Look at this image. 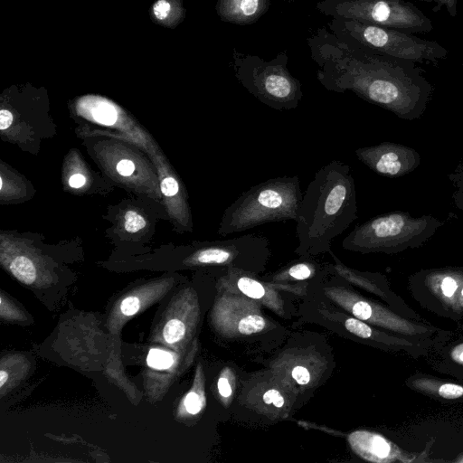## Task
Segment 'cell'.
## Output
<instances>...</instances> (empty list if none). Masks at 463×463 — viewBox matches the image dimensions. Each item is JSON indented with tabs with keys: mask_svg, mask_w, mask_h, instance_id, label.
<instances>
[{
	"mask_svg": "<svg viewBox=\"0 0 463 463\" xmlns=\"http://www.w3.org/2000/svg\"><path fill=\"white\" fill-rule=\"evenodd\" d=\"M269 5L270 0H218L216 12L226 23L248 25L265 14Z\"/></svg>",
	"mask_w": 463,
	"mask_h": 463,
	"instance_id": "52a82bcc",
	"label": "cell"
},
{
	"mask_svg": "<svg viewBox=\"0 0 463 463\" xmlns=\"http://www.w3.org/2000/svg\"><path fill=\"white\" fill-rule=\"evenodd\" d=\"M263 402L266 404H273L275 407H282L284 399L277 390H269L263 395Z\"/></svg>",
	"mask_w": 463,
	"mask_h": 463,
	"instance_id": "cb8c5ba5",
	"label": "cell"
},
{
	"mask_svg": "<svg viewBox=\"0 0 463 463\" xmlns=\"http://www.w3.org/2000/svg\"><path fill=\"white\" fill-rule=\"evenodd\" d=\"M457 288V283L452 278L447 277L443 279L441 289L446 297H451L456 291Z\"/></svg>",
	"mask_w": 463,
	"mask_h": 463,
	"instance_id": "f1b7e54d",
	"label": "cell"
},
{
	"mask_svg": "<svg viewBox=\"0 0 463 463\" xmlns=\"http://www.w3.org/2000/svg\"><path fill=\"white\" fill-rule=\"evenodd\" d=\"M368 450L380 458H384L389 454V444L379 436H372L368 442Z\"/></svg>",
	"mask_w": 463,
	"mask_h": 463,
	"instance_id": "e0dca14e",
	"label": "cell"
},
{
	"mask_svg": "<svg viewBox=\"0 0 463 463\" xmlns=\"http://www.w3.org/2000/svg\"><path fill=\"white\" fill-rule=\"evenodd\" d=\"M421 2L435 3L432 10L434 12L440 11L443 7L447 10L448 14L455 17L458 14V0H418Z\"/></svg>",
	"mask_w": 463,
	"mask_h": 463,
	"instance_id": "ac0fdd59",
	"label": "cell"
},
{
	"mask_svg": "<svg viewBox=\"0 0 463 463\" xmlns=\"http://www.w3.org/2000/svg\"><path fill=\"white\" fill-rule=\"evenodd\" d=\"M184 407L191 414H196L199 412L202 408V402L199 395L194 392H189L184 399Z\"/></svg>",
	"mask_w": 463,
	"mask_h": 463,
	"instance_id": "7402d4cb",
	"label": "cell"
},
{
	"mask_svg": "<svg viewBox=\"0 0 463 463\" xmlns=\"http://www.w3.org/2000/svg\"><path fill=\"white\" fill-rule=\"evenodd\" d=\"M307 45L317 65V79L329 91H352L385 107L427 91L428 82L414 61L371 52L326 27L308 37Z\"/></svg>",
	"mask_w": 463,
	"mask_h": 463,
	"instance_id": "6da1fadb",
	"label": "cell"
},
{
	"mask_svg": "<svg viewBox=\"0 0 463 463\" xmlns=\"http://www.w3.org/2000/svg\"><path fill=\"white\" fill-rule=\"evenodd\" d=\"M8 379V374L5 370L0 371V387L2 388Z\"/></svg>",
	"mask_w": 463,
	"mask_h": 463,
	"instance_id": "1f68e13d",
	"label": "cell"
},
{
	"mask_svg": "<svg viewBox=\"0 0 463 463\" xmlns=\"http://www.w3.org/2000/svg\"><path fill=\"white\" fill-rule=\"evenodd\" d=\"M185 334L184 324L176 318L170 319L164 326L163 335L168 344L181 340Z\"/></svg>",
	"mask_w": 463,
	"mask_h": 463,
	"instance_id": "7c38bea8",
	"label": "cell"
},
{
	"mask_svg": "<svg viewBox=\"0 0 463 463\" xmlns=\"http://www.w3.org/2000/svg\"><path fill=\"white\" fill-rule=\"evenodd\" d=\"M345 326L349 332L359 337L368 338L372 335L371 328L358 319L348 318L345 321Z\"/></svg>",
	"mask_w": 463,
	"mask_h": 463,
	"instance_id": "2e32d148",
	"label": "cell"
},
{
	"mask_svg": "<svg viewBox=\"0 0 463 463\" xmlns=\"http://www.w3.org/2000/svg\"><path fill=\"white\" fill-rule=\"evenodd\" d=\"M86 183V178L81 174H74L69 178V184L73 188H80Z\"/></svg>",
	"mask_w": 463,
	"mask_h": 463,
	"instance_id": "4dcf8cb0",
	"label": "cell"
},
{
	"mask_svg": "<svg viewBox=\"0 0 463 463\" xmlns=\"http://www.w3.org/2000/svg\"><path fill=\"white\" fill-rule=\"evenodd\" d=\"M439 393L443 398L455 399L463 394V388L457 384L445 383L440 386Z\"/></svg>",
	"mask_w": 463,
	"mask_h": 463,
	"instance_id": "44dd1931",
	"label": "cell"
},
{
	"mask_svg": "<svg viewBox=\"0 0 463 463\" xmlns=\"http://www.w3.org/2000/svg\"><path fill=\"white\" fill-rule=\"evenodd\" d=\"M218 390L222 397L228 398L232 394V388L228 380L221 377L218 381Z\"/></svg>",
	"mask_w": 463,
	"mask_h": 463,
	"instance_id": "f546056e",
	"label": "cell"
},
{
	"mask_svg": "<svg viewBox=\"0 0 463 463\" xmlns=\"http://www.w3.org/2000/svg\"><path fill=\"white\" fill-rule=\"evenodd\" d=\"M139 305V299L135 296H130L122 301L120 310L125 316H133L138 311Z\"/></svg>",
	"mask_w": 463,
	"mask_h": 463,
	"instance_id": "ffe728a7",
	"label": "cell"
},
{
	"mask_svg": "<svg viewBox=\"0 0 463 463\" xmlns=\"http://www.w3.org/2000/svg\"><path fill=\"white\" fill-rule=\"evenodd\" d=\"M237 286L243 294L251 298H260L265 294L264 287L258 280L250 277H241L237 280Z\"/></svg>",
	"mask_w": 463,
	"mask_h": 463,
	"instance_id": "8fae6325",
	"label": "cell"
},
{
	"mask_svg": "<svg viewBox=\"0 0 463 463\" xmlns=\"http://www.w3.org/2000/svg\"><path fill=\"white\" fill-rule=\"evenodd\" d=\"M288 275L298 280H304L311 277L312 267L307 262H298L288 269Z\"/></svg>",
	"mask_w": 463,
	"mask_h": 463,
	"instance_id": "9a60e30c",
	"label": "cell"
},
{
	"mask_svg": "<svg viewBox=\"0 0 463 463\" xmlns=\"http://www.w3.org/2000/svg\"><path fill=\"white\" fill-rule=\"evenodd\" d=\"M117 172L123 176H129L135 171V165L129 159L120 160L117 165Z\"/></svg>",
	"mask_w": 463,
	"mask_h": 463,
	"instance_id": "4316f807",
	"label": "cell"
},
{
	"mask_svg": "<svg viewBox=\"0 0 463 463\" xmlns=\"http://www.w3.org/2000/svg\"><path fill=\"white\" fill-rule=\"evenodd\" d=\"M12 274L24 284H32L36 278V269L33 261L25 256H17L10 264Z\"/></svg>",
	"mask_w": 463,
	"mask_h": 463,
	"instance_id": "ba28073f",
	"label": "cell"
},
{
	"mask_svg": "<svg viewBox=\"0 0 463 463\" xmlns=\"http://www.w3.org/2000/svg\"><path fill=\"white\" fill-rule=\"evenodd\" d=\"M171 5L166 0H158L153 6V12L159 20H164L168 15Z\"/></svg>",
	"mask_w": 463,
	"mask_h": 463,
	"instance_id": "d4e9b609",
	"label": "cell"
},
{
	"mask_svg": "<svg viewBox=\"0 0 463 463\" xmlns=\"http://www.w3.org/2000/svg\"><path fill=\"white\" fill-rule=\"evenodd\" d=\"M288 61L286 51L269 61L232 51L236 79L261 103L276 110L296 109L303 98L302 83L290 73Z\"/></svg>",
	"mask_w": 463,
	"mask_h": 463,
	"instance_id": "277c9868",
	"label": "cell"
},
{
	"mask_svg": "<svg viewBox=\"0 0 463 463\" xmlns=\"http://www.w3.org/2000/svg\"><path fill=\"white\" fill-rule=\"evenodd\" d=\"M328 30L371 52L414 62H436L446 59L449 51L435 41L424 40L400 30L346 18H332Z\"/></svg>",
	"mask_w": 463,
	"mask_h": 463,
	"instance_id": "5b68a950",
	"label": "cell"
},
{
	"mask_svg": "<svg viewBox=\"0 0 463 463\" xmlns=\"http://www.w3.org/2000/svg\"><path fill=\"white\" fill-rule=\"evenodd\" d=\"M291 373L292 377L299 384H307L310 381V373L308 370L303 366H295Z\"/></svg>",
	"mask_w": 463,
	"mask_h": 463,
	"instance_id": "484cf974",
	"label": "cell"
},
{
	"mask_svg": "<svg viewBox=\"0 0 463 463\" xmlns=\"http://www.w3.org/2000/svg\"><path fill=\"white\" fill-rule=\"evenodd\" d=\"M124 219V228L130 233L137 232L146 224L145 218L135 211H128L125 213Z\"/></svg>",
	"mask_w": 463,
	"mask_h": 463,
	"instance_id": "5bb4252c",
	"label": "cell"
},
{
	"mask_svg": "<svg viewBox=\"0 0 463 463\" xmlns=\"http://www.w3.org/2000/svg\"><path fill=\"white\" fill-rule=\"evenodd\" d=\"M95 105L90 110V117L92 120L107 126L117 123L118 116L114 106L106 102L95 103Z\"/></svg>",
	"mask_w": 463,
	"mask_h": 463,
	"instance_id": "9c48e42d",
	"label": "cell"
},
{
	"mask_svg": "<svg viewBox=\"0 0 463 463\" xmlns=\"http://www.w3.org/2000/svg\"><path fill=\"white\" fill-rule=\"evenodd\" d=\"M265 326V320L258 315H250L242 318L238 325L239 332L250 335L261 331Z\"/></svg>",
	"mask_w": 463,
	"mask_h": 463,
	"instance_id": "4fadbf2b",
	"label": "cell"
},
{
	"mask_svg": "<svg viewBox=\"0 0 463 463\" xmlns=\"http://www.w3.org/2000/svg\"><path fill=\"white\" fill-rule=\"evenodd\" d=\"M462 295H463V290H462Z\"/></svg>",
	"mask_w": 463,
	"mask_h": 463,
	"instance_id": "836d02e7",
	"label": "cell"
},
{
	"mask_svg": "<svg viewBox=\"0 0 463 463\" xmlns=\"http://www.w3.org/2000/svg\"><path fill=\"white\" fill-rule=\"evenodd\" d=\"M316 8L332 18H346L409 33H429L432 21L405 0H322Z\"/></svg>",
	"mask_w": 463,
	"mask_h": 463,
	"instance_id": "8992f818",
	"label": "cell"
},
{
	"mask_svg": "<svg viewBox=\"0 0 463 463\" xmlns=\"http://www.w3.org/2000/svg\"><path fill=\"white\" fill-rule=\"evenodd\" d=\"M147 364L155 369H167L174 363L173 355L161 349H151L146 357Z\"/></svg>",
	"mask_w": 463,
	"mask_h": 463,
	"instance_id": "30bf717a",
	"label": "cell"
},
{
	"mask_svg": "<svg viewBox=\"0 0 463 463\" xmlns=\"http://www.w3.org/2000/svg\"><path fill=\"white\" fill-rule=\"evenodd\" d=\"M180 190L177 180L173 176H166L161 181V192L166 197L175 196Z\"/></svg>",
	"mask_w": 463,
	"mask_h": 463,
	"instance_id": "d6986e66",
	"label": "cell"
},
{
	"mask_svg": "<svg viewBox=\"0 0 463 463\" xmlns=\"http://www.w3.org/2000/svg\"><path fill=\"white\" fill-rule=\"evenodd\" d=\"M14 115L8 110L2 109L0 110V129L2 131L6 130L13 123Z\"/></svg>",
	"mask_w": 463,
	"mask_h": 463,
	"instance_id": "83f0119b",
	"label": "cell"
},
{
	"mask_svg": "<svg viewBox=\"0 0 463 463\" xmlns=\"http://www.w3.org/2000/svg\"><path fill=\"white\" fill-rule=\"evenodd\" d=\"M352 312L357 318L366 320L372 316V307L364 301H358L353 306Z\"/></svg>",
	"mask_w": 463,
	"mask_h": 463,
	"instance_id": "603a6c76",
	"label": "cell"
},
{
	"mask_svg": "<svg viewBox=\"0 0 463 463\" xmlns=\"http://www.w3.org/2000/svg\"><path fill=\"white\" fill-rule=\"evenodd\" d=\"M459 359H460L461 361H463V350H462V351L460 352V354H459Z\"/></svg>",
	"mask_w": 463,
	"mask_h": 463,
	"instance_id": "d6a6232c",
	"label": "cell"
},
{
	"mask_svg": "<svg viewBox=\"0 0 463 463\" xmlns=\"http://www.w3.org/2000/svg\"><path fill=\"white\" fill-rule=\"evenodd\" d=\"M302 197L298 175L268 179L245 191L224 210L218 234L227 236L268 222H296Z\"/></svg>",
	"mask_w": 463,
	"mask_h": 463,
	"instance_id": "3957f363",
	"label": "cell"
},
{
	"mask_svg": "<svg viewBox=\"0 0 463 463\" xmlns=\"http://www.w3.org/2000/svg\"><path fill=\"white\" fill-rule=\"evenodd\" d=\"M357 218L354 181L350 166L332 160L319 168L300 203L297 222L299 245L296 252L317 254L330 250Z\"/></svg>",
	"mask_w": 463,
	"mask_h": 463,
	"instance_id": "7a4b0ae2",
	"label": "cell"
}]
</instances>
